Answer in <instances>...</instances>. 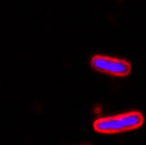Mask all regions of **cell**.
I'll return each mask as SVG.
<instances>
[{"label": "cell", "mask_w": 146, "mask_h": 145, "mask_svg": "<svg viewBox=\"0 0 146 145\" xmlns=\"http://www.w3.org/2000/svg\"><path fill=\"white\" fill-rule=\"evenodd\" d=\"M91 65L99 72L120 78L129 75L132 70V67L128 61L107 56H94L91 60Z\"/></svg>", "instance_id": "7a4b0ae2"}, {"label": "cell", "mask_w": 146, "mask_h": 145, "mask_svg": "<svg viewBox=\"0 0 146 145\" xmlns=\"http://www.w3.org/2000/svg\"><path fill=\"white\" fill-rule=\"evenodd\" d=\"M144 118L139 111H131L113 117L99 118L94 122V129L98 133L113 134L135 130L143 124Z\"/></svg>", "instance_id": "6da1fadb"}]
</instances>
